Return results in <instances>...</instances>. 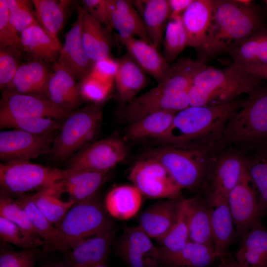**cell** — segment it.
<instances>
[{
    "mask_svg": "<svg viewBox=\"0 0 267 267\" xmlns=\"http://www.w3.org/2000/svg\"><path fill=\"white\" fill-rule=\"evenodd\" d=\"M241 102L189 106L176 114L169 129L156 140L165 145L204 150L223 137L229 119Z\"/></svg>",
    "mask_w": 267,
    "mask_h": 267,
    "instance_id": "cell-1",
    "label": "cell"
},
{
    "mask_svg": "<svg viewBox=\"0 0 267 267\" xmlns=\"http://www.w3.org/2000/svg\"><path fill=\"white\" fill-rule=\"evenodd\" d=\"M264 27L263 18L252 0H214L213 15L206 39L198 51L204 63L231 49Z\"/></svg>",
    "mask_w": 267,
    "mask_h": 267,
    "instance_id": "cell-2",
    "label": "cell"
},
{
    "mask_svg": "<svg viewBox=\"0 0 267 267\" xmlns=\"http://www.w3.org/2000/svg\"><path fill=\"white\" fill-rule=\"evenodd\" d=\"M169 76L158 85L129 102L120 105L119 118L128 124L150 113L178 112L189 106V92L196 70L190 62L178 60Z\"/></svg>",
    "mask_w": 267,
    "mask_h": 267,
    "instance_id": "cell-3",
    "label": "cell"
},
{
    "mask_svg": "<svg viewBox=\"0 0 267 267\" xmlns=\"http://www.w3.org/2000/svg\"><path fill=\"white\" fill-rule=\"evenodd\" d=\"M261 80L232 63L223 68L207 66L193 78L189 106H214L227 103L261 85Z\"/></svg>",
    "mask_w": 267,
    "mask_h": 267,
    "instance_id": "cell-4",
    "label": "cell"
},
{
    "mask_svg": "<svg viewBox=\"0 0 267 267\" xmlns=\"http://www.w3.org/2000/svg\"><path fill=\"white\" fill-rule=\"evenodd\" d=\"M223 137L258 149L267 146V86L260 85L241 102L229 119Z\"/></svg>",
    "mask_w": 267,
    "mask_h": 267,
    "instance_id": "cell-5",
    "label": "cell"
},
{
    "mask_svg": "<svg viewBox=\"0 0 267 267\" xmlns=\"http://www.w3.org/2000/svg\"><path fill=\"white\" fill-rule=\"evenodd\" d=\"M104 103L90 105L71 112L54 137L49 153L57 161L72 157L95 136L102 120Z\"/></svg>",
    "mask_w": 267,
    "mask_h": 267,
    "instance_id": "cell-6",
    "label": "cell"
},
{
    "mask_svg": "<svg viewBox=\"0 0 267 267\" xmlns=\"http://www.w3.org/2000/svg\"><path fill=\"white\" fill-rule=\"evenodd\" d=\"M106 213L96 196L72 206L55 226L67 251L85 239L111 230Z\"/></svg>",
    "mask_w": 267,
    "mask_h": 267,
    "instance_id": "cell-7",
    "label": "cell"
},
{
    "mask_svg": "<svg viewBox=\"0 0 267 267\" xmlns=\"http://www.w3.org/2000/svg\"><path fill=\"white\" fill-rule=\"evenodd\" d=\"M146 158L159 162L181 188H193L201 183L209 170L205 151L165 145L149 151Z\"/></svg>",
    "mask_w": 267,
    "mask_h": 267,
    "instance_id": "cell-8",
    "label": "cell"
},
{
    "mask_svg": "<svg viewBox=\"0 0 267 267\" xmlns=\"http://www.w3.org/2000/svg\"><path fill=\"white\" fill-rule=\"evenodd\" d=\"M65 170L48 167L29 161H10L0 165L1 190L16 196L51 186L63 179Z\"/></svg>",
    "mask_w": 267,
    "mask_h": 267,
    "instance_id": "cell-9",
    "label": "cell"
},
{
    "mask_svg": "<svg viewBox=\"0 0 267 267\" xmlns=\"http://www.w3.org/2000/svg\"><path fill=\"white\" fill-rule=\"evenodd\" d=\"M129 178L144 196L153 199L180 197L181 188L158 161L146 158L136 161Z\"/></svg>",
    "mask_w": 267,
    "mask_h": 267,
    "instance_id": "cell-10",
    "label": "cell"
},
{
    "mask_svg": "<svg viewBox=\"0 0 267 267\" xmlns=\"http://www.w3.org/2000/svg\"><path fill=\"white\" fill-rule=\"evenodd\" d=\"M61 108L44 95L2 89L0 100V118L46 117L65 119L71 112Z\"/></svg>",
    "mask_w": 267,
    "mask_h": 267,
    "instance_id": "cell-11",
    "label": "cell"
},
{
    "mask_svg": "<svg viewBox=\"0 0 267 267\" xmlns=\"http://www.w3.org/2000/svg\"><path fill=\"white\" fill-rule=\"evenodd\" d=\"M124 142L116 137L93 142L70 158L68 169L110 171L127 156Z\"/></svg>",
    "mask_w": 267,
    "mask_h": 267,
    "instance_id": "cell-12",
    "label": "cell"
},
{
    "mask_svg": "<svg viewBox=\"0 0 267 267\" xmlns=\"http://www.w3.org/2000/svg\"><path fill=\"white\" fill-rule=\"evenodd\" d=\"M54 137L16 129L0 132V158L3 162L30 161L49 153Z\"/></svg>",
    "mask_w": 267,
    "mask_h": 267,
    "instance_id": "cell-13",
    "label": "cell"
},
{
    "mask_svg": "<svg viewBox=\"0 0 267 267\" xmlns=\"http://www.w3.org/2000/svg\"><path fill=\"white\" fill-rule=\"evenodd\" d=\"M227 200L237 233L242 238L261 216L257 193L246 168Z\"/></svg>",
    "mask_w": 267,
    "mask_h": 267,
    "instance_id": "cell-14",
    "label": "cell"
},
{
    "mask_svg": "<svg viewBox=\"0 0 267 267\" xmlns=\"http://www.w3.org/2000/svg\"><path fill=\"white\" fill-rule=\"evenodd\" d=\"M139 226L128 228L120 241V254L130 267H159L162 265L159 249Z\"/></svg>",
    "mask_w": 267,
    "mask_h": 267,
    "instance_id": "cell-15",
    "label": "cell"
},
{
    "mask_svg": "<svg viewBox=\"0 0 267 267\" xmlns=\"http://www.w3.org/2000/svg\"><path fill=\"white\" fill-rule=\"evenodd\" d=\"M56 63L79 81L92 69L93 63L87 54L82 39L81 6L78 8L76 22L66 34Z\"/></svg>",
    "mask_w": 267,
    "mask_h": 267,
    "instance_id": "cell-16",
    "label": "cell"
},
{
    "mask_svg": "<svg viewBox=\"0 0 267 267\" xmlns=\"http://www.w3.org/2000/svg\"><path fill=\"white\" fill-rule=\"evenodd\" d=\"M209 206L213 247L217 258L226 255L234 235V223L227 198L210 192L207 200Z\"/></svg>",
    "mask_w": 267,
    "mask_h": 267,
    "instance_id": "cell-17",
    "label": "cell"
},
{
    "mask_svg": "<svg viewBox=\"0 0 267 267\" xmlns=\"http://www.w3.org/2000/svg\"><path fill=\"white\" fill-rule=\"evenodd\" d=\"M112 230L85 239L64 254L70 267H97L103 265L108 257L113 241Z\"/></svg>",
    "mask_w": 267,
    "mask_h": 267,
    "instance_id": "cell-18",
    "label": "cell"
},
{
    "mask_svg": "<svg viewBox=\"0 0 267 267\" xmlns=\"http://www.w3.org/2000/svg\"><path fill=\"white\" fill-rule=\"evenodd\" d=\"M181 198L166 199L147 207L139 219V226L151 238L161 241L174 224Z\"/></svg>",
    "mask_w": 267,
    "mask_h": 267,
    "instance_id": "cell-19",
    "label": "cell"
},
{
    "mask_svg": "<svg viewBox=\"0 0 267 267\" xmlns=\"http://www.w3.org/2000/svg\"><path fill=\"white\" fill-rule=\"evenodd\" d=\"M116 36L132 58L158 83L165 80L171 74V65L154 45L136 38H122Z\"/></svg>",
    "mask_w": 267,
    "mask_h": 267,
    "instance_id": "cell-20",
    "label": "cell"
},
{
    "mask_svg": "<svg viewBox=\"0 0 267 267\" xmlns=\"http://www.w3.org/2000/svg\"><path fill=\"white\" fill-rule=\"evenodd\" d=\"M214 0H193L181 15L187 46L198 52L202 48L212 20Z\"/></svg>",
    "mask_w": 267,
    "mask_h": 267,
    "instance_id": "cell-21",
    "label": "cell"
},
{
    "mask_svg": "<svg viewBox=\"0 0 267 267\" xmlns=\"http://www.w3.org/2000/svg\"><path fill=\"white\" fill-rule=\"evenodd\" d=\"M52 69L44 96L61 108L75 110L81 105L82 100L76 80L56 62L52 64Z\"/></svg>",
    "mask_w": 267,
    "mask_h": 267,
    "instance_id": "cell-22",
    "label": "cell"
},
{
    "mask_svg": "<svg viewBox=\"0 0 267 267\" xmlns=\"http://www.w3.org/2000/svg\"><path fill=\"white\" fill-rule=\"evenodd\" d=\"M52 71L49 64L32 60L21 64L11 81L3 89L44 96Z\"/></svg>",
    "mask_w": 267,
    "mask_h": 267,
    "instance_id": "cell-23",
    "label": "cell"
},
{
    "mask_svg": "<svg viewBox=\"0 0 267 267\" xmlns=\"http://www.w3.org/2000/svg\"><path fill=\"white\" fill-rule=\"evenodd\" d=\"M110 172L67 169L60 180L63 191L76 203L90 199L96 196Z\"/></svg>",
    "mask_w": 267,
    "mask_h": 267,
    "instance_id": "cell-24",
    "label": "cell"
},
{
    "mask_svg": "<svg viewBox=\"0 0 267 267\" xmlns=\"http://www.w3.org/2000/svg\"><path fill=\"white\" fill-rule=\"evenodd\" d=\"M132 3L139 13L151 44L158 50L171 11L168 0H134Z\"/></svg>",
    "mask_w": 267,
    "mask_h": 267,
    "instance_id": "cell-25",
    "label": "cell"
},
{
    "mask_svg": "<svg viewBox=\"0 0 267 267\" xmlns=\"http://www.w3.org/2000/svg\"><path fill=\"white\" fill-rule=\"evenodd\" d=\"M81 10V33L87 54L94 62L111 56L113 39L110 30L92 18L82 6Z\"/></svg>",
    "mask_w": 267,
    "mask_h": 267,
    "instance_id": "cell-26",
    "label": "cell"
},
{
    "mask_svg": "<svg viewBox=\"0 0 267 267\" xmlns=\"http://www.w3.org/2000/svg\"><path fill=\"white\" fill-rule=\"evenodd\" d=\"M246 158L237 152L222 155L216 161L211 174V190L227 198L245 170Z\"/></svg>",
    "mask_w": 267,
    "mask_h": 267,
    "instance_id": "cell-27",
    "label": "cell"
},
{
    "mask_svg": "<svg viewBox=\"0 0 267 267\" xmlns=\"http://www.w3.org/2000/svg\"><path fill=\"white\" fill-rule=\"evenodd\" d=\"M20 36L23 50L32 60L52 64L57 62L62 45L54 41L38 22L25 29Z\"/></svg>",
    "mask_w": 267,
    "mask_h": 267,
    "instance_id": "cell-28",
    "label": "cell"
},
{
    "mask_svg": "<svg viewBox=\"0 0 267 267\" xmlns=\"http://www.w3.org/2000/svg\"><path fill=\"white\" fill-rule=\"evenodd\" d=\"M118 69L115 80L117 98L120 105L136 97L148 83L146 73L127 53L117 59Z\"/></svg>",
    "mask_w": 267,
    "mask_h": 267,
    "instance_id": "cell-29",
    "label": "cell"
},
{
    "mask_svg": "<svg viewBox=\"0 0 267 267\" xmlns=\"http://www.w3.org/2000/svg\"><path fill=\"white\" fill-rule=\"evenodd\" d=\"M110 18L111 26L118 32L119 37H137L152 44L142 19L132 0H112Z\"/></svg>",
    "mask_w": 267,
    "mask_h": 267,
    "instance_id": "cell-30",
    "label": "cell"
},
{
    "mask_svg": "<svg viewBox=\"0 0 267 267\" xmlns=\"http://www.w3.org/2000/svg\"><path fill=\"white\" fill-rule=\"evenodd\" d=\"M15 201L26 212L37 235L44 241L45 251L58 250L63 254L67 248L56 227L39 210L31 195H17Z\"/></svg>",
    "mask_w": 267,
    "mask_h": 267,
    "instance_id": "cell-31",
    "label": "cell"
},
{
    "mask_svg": "<svg viewBox=\"0 0 267 267\" xmlns=\"http://www.w3.org/2000/svg\"><path fill=\"white\" fill-rule=\"evenodd\" d=\"M143 195L134 185H120L111 189L106 195L104 207L112 217L127 220L139 212Z\"/></svg>",
    "mask_w": 267,
    "mask_h": 267,
    "instance_id": "cell-32",
    "label": "cell"
},
{
    "mask_svg": "<svg viewBox=\"0 0 267 267\" xmlns=\"http://www.w3.org/2000/svg\"><path fill=\"white\" fill-rule=\"evenodd\" d=\"M234 258L241 267H267V230L260 221L242 238Z\"/></svg>",
    "mask_w": 267,
    "mask_h": 267,
    "instance_id": "cell-33",
    "label": "cell"
},
{
    "mask_svg": "<svg viewBox=\"0 0 267 267\" xmlns=\"http://www.w3.org/2000/svg\"><path fill=\"white\" fill-rule=\"evenodd\" d=\"M177 112L161 111L142 116L128 124L125 138L132 141L156 140L166 133Z\"/></svg>",
    "mask_w": 267,
    "mask_h": 267,
    "instance_id": "cell-34",
    "label": "cell"
},
{
    "mask_svg": "<svg viewBox=\"0 0 267 267\" xmlns=\"http://www.w3.org/2000/svg\"><path fill=\"white\" fill-rule=\"evenodd\" d=\"M227 53L233 63L243 68L267 65V29H260Z\"/></svg>",
    "mask_w": 267,
    "mask_h": 267,
    "instance_id": "cell-35",
    "label": "cell"
},
{
    "mask_svg": "<svg viewBox=\"0 0 267 267\" xmlns=\"http://www.w3.org/2000/svg\"><path fill=\"white\" fill-rule=\"evenodd\" d=\"M187 224L189 240L213 246L211 215L207 200L188 198Z\"/></svg>",
    "mask_w": 267,
    "mask_h": 267,
    "instance_id": "cell-36",
    "label": "cell"
},
{
    "mask_svg": "<svg viewBox=\"0 0 267 267\" xmlns=\"http://www.w3.org/2000/svg\"><path fill=\"white\" fill-rule=\"evenodd\" d=\"M36 19L43 29L56 42L71 3L67 0H32Z\"/></svg>",
    "mask_w": 267,
    "mask_h": 267,
    "instance_id": "cell-37",
    "label": "cell"
},
{
    "mask_svg": "<svg viewBox=\"0 0 267 267\" xmlns=\"http://www.w3.org/2000/svg\"><path fill=\"white\" fill-rule=\"evenodd\" d=\"M217 258L213 246L191 241L178 252L161 258L168 267H207Z\"/></svg>",
    "mask_w": 267,
    "mask_h": 267,
    "instance_id": "cell-38",
    "label": "cell"
},
{
    "mask_svg": "<svg viewBox=\"0 0 267 267\" xmlns=\"http://www.w3.org/2000/svg\"><path fill=\"white\" fill-rule=\"evenodd\" d=\"M62 192H63L62 186L59 181L31 195L37 208L53 224L59 222L76 203L71 199L68 201L60 199L59 195Z\"/></svg>",
    "mask_w": 267,
    "mask_h": 267,
    "instance_id": "cell-39",
    "label": "cell"
},
{
    "mask_svg": "<svg viewBox=\"0 0 267 267\" xmlns=\"http://www.w3.org/2000/svg\"><path fill=\"white\" fill-rule=\"evenodd\" d=\"M247 172L256 190L261 215L267 212V146L246 158Z\"/></svg>",
    "mask_w": 267,
    "mask_h": 267,
    "instance_id": "cell-40",
    "label": "cell"
},
{
    "mask_svg": "<svg viewBox=\"0 0 267 267\" xmlns=\"http://www.w3.org/2000/svg\"><path fill=\"white\" fill-rule=\"evenodd\" d=\"M188 198H181L177 219L173 227L160 242L161 258L177 253L182 250L189 242L187 224Z\"/></svg>",
    "mask_w": 267,
    "mask_h": 267,
    "instance_id": "cell-41",
    "label": "cell"
},
{
    "mask_svg": "<svg viewBox=\"0 0 267 267\" xmlns=\"http://www.w3.org/2000/svg\"><path fill=\"white\" fill-rule=\"evenodd\" d=\"M163 56L170 64L187 46V38L181 15L170 16L163 39Z\"/></svg>",
    "mask_w": 267,
    "mask_h": 267,
    "instance_id": "cell-42",
    "label": "cell"
},
{
    "mask_svg": "<svg viewBox=\"0 0 267 267\" xmlns=\"http://www.w3.org/2000/svg\"><path fill=\"white\" fill-rule=\"evenodd\" d=\"M61 126L57 120L46 117L0 118L1 129L12 128L38 135H52Z\"/></svg>",
    "mask_w": 267,
    "mask_h": 267,
    "instance_id": "cell-43",
    "label": "cell"
},
{
    "mask_svg": "<svg viewBox=\"0 0 267 267\" xmlns=\"http://www.w3.org/2000/svg\"><path fill=\"white\" fill-rule=\"evenodd\" d=\"M0 236L4 242L22 249L44 246V241L8 220L0 217Z\"/></svg>",
    "mask_w": 267,
    "mask_h": 267,
    "instance_id": "cell-44",
    "label": "cell"
},
{
    "mask_svg": "<svg viewBox=\"0 0 267 267\" xmlns=\"http://www.w3.org/2000/svg\"><path fill=\"white\" fill-rule=\"evenodd\" d=\"M7 2L10 22L19 35L25 29L38 22L31 0H7Z\"/></svg>",
    "mask_w": 267,
    "mask_h": 267,
    "instance_id": "cell-45",
    "label": "cell"
},
{
    "mask_svg": "<svg viewBox=\"0 0 267 267\" xmlns=\"http://www.w3.org/2000/svg\"><path fill=\"white\" fill-rule=\"evenodd\" d=\"M0 217L12 222L30 233L39 237L33 228L28 215L23 208L9 195L0 190Z\"/></svg>",
    "mask_w": 267,
    "mask_h": 267,
    "instance_id": "cell-46",
    "label": "cell"
},
{
    "mask_svg": "<svg viewBox=\"0 0 267 267\" xmlns=\"http://www.w3.org/2000/svg\"><path fill=\"white\" fill-rule=\"evenodd\" d=\"M113 86L101 82L89 73L80 80L78 84L82 99L91 103L105 102L109 97Z\"/></svg>",
    "mask_w": 267,
    "mask_h": 267,
    "instance_id": "cell-47",
    "label": "cell"
},
{
    "mask_svg": "<svg viewBox=\"0 0 267 267\" xmlns=\"http://www.w3.org/2000/svg\"><path fill=\"white\" fill-rule=\"evenodd\" d=\"M39 254L37 248L13 251L1 248L0 267H35Z\"/></svg>",
    "mask_w": 267,
    "mask_h": 267,
    "instance_id": "cell-48",
    "label": "cell"
},
{
    "mask_svg": "<svg viewBox=\"0 0 267 267\" xmlns=\"http://www.w3.org/2000/svg\"><path fill=\"white\" fill-rule=\"evenodd\" d=\"M23 50L20 35L11 24L7 0H0V48Z\"/></svg>",
    "mask_w": 267,
    "mask_h": 267,
    "instance_id": "cell-49",
    "label": "cell"
},
{
    "mask_svg": "<svg viewBox=\"0 0 267 267\" xmlns=\"http://www.w3.org/2000/svg\"><path fill=\"white\" fill-rule=\"evenodd\" d=\"M22 50L11 47L0 48V87L3 89L11 81L21 65Z\"/></svg>",
    "mask_w": 267,
    "mask_h": 267,
    "instance_id": "cell-50",
    "label": "cell"
},
{
    "mask_svg": "<svg viewBox=\"0 0 267 267\" xmlns=\"http://www.w3.org/2000/svg\"><path fill=\"white\" fill-rule=\"evenodd\" d=\"M112 0H83L82 7L92 18L111 30Z\"/></svg>",
    "mask_w": 267,
    "mask_h": 267,
    "instance_id": "cell-51",
    "label": "cell"
},
{
    "mask_svg": "<svg viewBox=\"0 0 267 267\" xmlns=\"http://www.w3.org/2000/svg\"><path fill=\"white\" fill-rule=\"evenodd\" d=\"M118 66L117 59L112 57L104 58L93 63L89 74L104 83L114 85Z\"/></svg>",
    "mask_w": 267,
    "mask_h": 267,
    "instance_id": "cell-52",
    "label": "cell"
},
{
    "mask_svg": "<svg viewBox=\"0 0 267 267\" xmlns=\"http://www.w3.org/2000/svg\"><path fill=\"white\" fill-rule=\"evenodd\" d=\"M170 16L181 15L193 0H168Z\"/></svg>",
    "mask_w": 267,
    "mask_h": 267,
    "instance_id": "cell-53",
    "label": "cell"
},
{
    "mask_svg": "<svg viewBox=\"0 0 267 267\" xmlns=\"http://www.w3.org/2000/svg\"><path fill=\"white\" fill-rule=\"evenodd\" d=\"M248 73L260 79L267 80V65L243 68Z\"/></svg>",
    "mask_w": 267,
    "mask_h": 267,
    "instance_id": "cell-54",
    "label": "cell"
},
{
    "mask_svg": "<svg viewBox=\"0 0 267 267\" xmlns=\"http://www.w3.org/2000/svg\"><path fill=\"white\" fill-rule=\"evenodd\" d=\"M217 267H241L235 258L226 255L221 258V262Z\"/></svg>",
    "mask_w": 267,
    "mask_h": 267,
    "instance_id": "cell-55",
    "label": "cell"
},
{
    "mask_svg": "<svg viewBox=\"0 0 267 267\" xmlns=\"http://www.w3.org/2000/svg\"><path fill=\"white\" fill-rule=\"evenodd\" d=\"M43 267H70L66 262H56L50 263Z\"/></svg>",
    "mask_w": 267,
    "mask_h": 267,
    "instance_id": "cell-56",
    "label": "cell"
},
{
    "mask_svg": "<svg viewBox=\"0 0 267 267\" xmlns=\"http://www.w3.org/2000/svg\"><path fill=\"white\" fill-rule=\"evenodd\" d=\"M265 2L266 3L267 9V0H265Z\"/></svg>",
    "mask_w": 267,
    "mask_h": 267,
    "instance_id": "cell-57",
    "label": "cell"
},
{
    "mask_svg": "<svg viewBox=\"0 0 267 267\" xmlns=\"http://www.w3.org/2000/svg\"><path fill=\"white\" fill-rule=\"evenodd\" d=\"M97 267H104L103 265H101V266H98Z\"/></svg>",
    "mask_w": 267,
    "mask_h": 267,
    "instance_id": "cell-58",
    "label": "cell"
}]
</instances>
